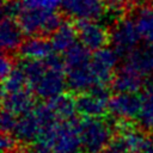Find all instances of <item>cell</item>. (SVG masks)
Segmentation results:
<instances>
[{"mask_svg": "<svg viewBox=\"0 0 153 153\" xmlns=\"http://www.w3.org/2000/svg\"><path fill=\"white\" fill-rule=\"evenodd\" d=\"M145 85V78L123 65L112 79V87L117 93H136Z\"/></svg>", "mask_w": 153, "mask_h": 153, "instance_id": "5bb4252c", "label": "cell"}, {"mask_svg": "<svg viewBox=\"0 0 153 153\" xmlns=\"http://www.w3.org/2000/svg\"><path fill=\"white\" fill-rule=\"evenodd\" d=\"M59 121L49 104H42L18 118L13 135L20 142L35 143L45 129Z\"/></svg>", "mask_w": 153, "mask_h": 153, "instance_id": "3957f363", "label": "cell"}, {"mask_svg": "<svg viewBox=\"0 0 153 153\" xmlns=\"http://www.w3.org/2000/svg\"><path fill=\"white\" fill-rule=\"evenodd\" d=\"M140 153H153V135H149L146 137V141Z\"/></svg>", "mask_w": 153, "mask_h": 153, "instance_id": "f1b7e54d", "label": "cell"}, {"mask_svg": "<svg viewBox=\"0 0 153 153\" xmlns=\"http://www.w3.org/2000/svg\"><path fill=\"white\" fill-rule=\"evenodd\" d=\"M33 146L35 153H76L81 147L78 126L59 121L45 129Z\"/></svg>", "mask_w": 153, "mask_h": 153, "instance_id": "6da1fadb", "label": "cell"}, {"mask_svg": "<svg viewBox=\"0 0 153 153\" xmlns=\"http://www.w3.org/2000/svg\"><path fill=\"white\" fill-rule=\"evenodd\" d=\"M24 33L29 36H42L53 33L60 25V16L55 11H44L29 8L20 5L18 0V10L14 16Z\"/></svg>", "mask_w": 153, "mask_h": 153, "instance_id": "277c9868", "label": "cell"}, {"mask_svg": "<svg viewBox=\"0 0 153 153\" xmlns=\"http://www.w3.org/2000/svg\"><path fill=\"white\" fill-rule=\"evenodd\" d=\"M27 85L26 76L22 68H14L6 78L2 79V94L25 90Z\"/></svg>", "mask_w": 153, "mask_h": 153, "instance_id": "603a6c76", "label": "cell"}, {"mask_svg": "<svg viewBox=\"0 0 153 153\" xmlns=\"http://www.w3.org/2000/svg\"><path fill=\"white\" fill-rule=\"evenodd\" d=\"M49 106L60 121H71L75 115L76 110V99H73L69 94H60L49 100Z\"/></svg>", "mask_w": 153, "mask_h": 153, "instance_id": "44dd1931", "label": "cell"}, {"mask_svg": "<svg viewBox=\"0 0 153 153\" xmlns=\"http://www.w3.org/2000/svg\"><path fill=\"white\" fill-rule=\"evenodd\" d=\"M140 39L135 22L130 17L117 19L110 31V42L118 54H130L139 47Z\"/></svg>", "mask_w": 153, "mask_h": 153, "instance_id": "52a82bcc", "label": "cell"}, {"mask_svg": "<svg viewBox=\"0 0 153 153\" xmlns=\"http://www.w3.org/2000/svg\"><path fill=\"white\" fill-rule=\"evenodd\" d=\"M110 97L104 85H96L76 98V110L85 118H100L109 110Z\"/></svg>", "mask_w": 153, "mask_h": 153, "instance_id": "ba28073f", "label": "cell"}, {"mask_svg": "<svg viewBox=\"0 0 153 153\" xmlns=\"http://www.w3.org/2000/svg\"><path fill=\"white\" fill-rule=\"evenodd\" d=\"M141 98L135 93H116L110 98L109 111L120 121H131L139 118Z\"/></svg>", "mask_w": 153, "mask_h": 153, "instance_id": "7c38bea8", "label": "cell"}, {"mask_svg": "<svg viewBox=\"0 0 153 153\" xmlns=\"http://www.w3.org/2000/svg\"><path fill=\"white\" fill-rule=\"evenodd\" d=\"M45 63L47 67L43 75L32 88L39 98L50 100L63 93L67 86V78L63 61L54 54L45 60Z\"/></svg>", "mask_w": 153, "mask_h": 153, "instance_id": "5b68a950", "label": "cell"}, {"mask_svg": "<svg viewBox=\"0 0 153 153\" xmlns=\"http://www.w3.org/2000/svg\"><path fill=\"white\" fill-rule=\"evenodd\" d=\"M78 129L81 147L87 153H99L108 148L114 135L111 126L102 118H84Z\"/></svg>", "mask_w": 153, "mask_h": 153, "instance_id": "8992f818", "label": "cell"}, {"mask_svg": "<svg viewBox=\"0 0 153 153\" xmlns=\"http://www.w3.org/2000/svg\"><path fill=\"white\" fill-rule=\"evenodd\" d=\"M23 30L13 17L4 16L0 26V44L4 51H14L23 44Z\"/></svg>", "mask_w": 153, "mask_h": 153, "instance_id": "4fadbf2b", "label": "cell"}, {"mask_svg": "<svg viewBox=\"0 0 153 153\" xmlns=\"http://www.w3.org/2000/svg\"><path fill=\"white\" fill-rule=\"evenodd\" d=\"M17 122H18V117L16 115L2 110V114H1V129H2V133H7V134L13 133L14 128L17 126Z\"/></svg>", "mask_w": 153, "mask_h": 153, "instance_id": "d4e9b609", "label": "cell"}, {"mask_svg": "<svg viewBox=\"0 0 153 153\" xmlns=\"http://www.w3.org/2000/svg\"><path fill=\"white\" fill-rule=\"evenodd\" d=\"M13 69H14V67H13V62H12L11 57L4 55L1 57V61H0V74H1V78L2 79L6 78Z\"/></svg>", "mask_w": 153, "mask_h": 153, "instance_id": "4316f807", "label": "cell"}, {"mask_svg": "<svg viewBox=\"0 0 153 153\" xmlns=\"http://www.w3.org/2000/svg\"><path fill=\"white\" fill-rule=\"evenodd\" d=\"M134 1L135 0H104V2L112 8H123V7L133 4Z\"/></svg>", "mask_w": 153, "mask_h": 153, "instance_id": "83f0119b", "label": "cell"}, {"mask_svg": "<svg viewBox=\"0 0 153 153\" xmlns=\"http://www.w3.org/2000/svg\"><path fill=\"white\" fill-rule=\"evenodd\" d=\"M22 56L25 60L44 61L53 55V45L50 41L42 36H30L19 48Z\"/></svg>", "mask_w": 153, "mask_h": 153, "instance_id": "2e32d148", "label": "cell"}, {"mask_svg": "<svg viewBox=\"0 0 153 153\" xmlns=\"http://www.w3.org/2000/svg\"><path fill=\"white\" fill-rule=\"evenodd\" d=\"M61 8L67 17L79 23L100 20L106 13L104 0H62Z\"/></svg>", "mask_w": 153, "mask_h": 153, "instance_id": "9c48e42d", "label": "cell"}, {"mask_svg": "<svg viewBox=\"0 0 153 153\" xmlns=\"http://www.w3.org/2000/svg\"><path fill=\"white\" fill-rule=\"evenodd\" d=\"M10 153H18V152H10Z\"/></svg>", "mask_w": 153, "mask_h": 153, "instance_id": "4dcf8cb0", "label": "cell"}, {"mask_svg": "<svg viewBox=\"0 0 153 153\" xmlns=\"http://www.w3.org/2000/svg\"><path fill=\"white\" fill-rule=\"evenodd\" d=\"M32 93L25 88L18 92L2 94V109L16 116H23L33 110Z\"/></svg>", "mask_w": 153, "mask_h": 153, "instance_id": "e0dca14e", "label": "cell"}, {"mask_svg": "<svg viewBox=\"0 0 153 153\" xmlns=\"http://www.w3.org/2000/svg\"><path fill=\"white\" fill-rule=\"evenodd\" d=\"M118 53L114 48H103L93 51L91 56V67L94 74L97 85L108 84L114 79L116 74V68L118 65Z\"/></svg>", "mask_w": 153, "mask_h": 153, "instance_id": "30bf717a", "label": "cell"}, {"mask_svg": "<svg viewBox=\"0 0 153 153\" xmlns=\"http://www.w3.org/2000/svg\"><path fill=\"white\" fill-rule=\"evenodd\" d=\"M99 153H121V152L118 149H116L114 146H111V147H108V148H105L104 151H102Z\"/></svg>", "mask_w": 153, "mask_h": 153, "instance_id": "f546056e", "label": "cell"}, {"mask_svg": "<svg viewBox=\"0 0 153 153\" xmlns=\"http://www.w3.org/2000/svg\"><path fill=\"white\" fill-rule=\"evenodd\" d=\"M20 5L29 8H37L44 11H55L61 6L62 0H19Z\"/></svg>", "mask_w": 153, "mask_h": 153, "instance_id": "cb8c5ba5", "label": "cell"}, {"mask_svg": "<svg viewBox=\"0 0 153 153\" xmlns=\"http://www.w3.org/2000/svg\"><path fill=\"white\" fill-rule=\"evenodd\" d=\"M78 38L80 44L87 50L97 51L106 47L110 41V31L99 20L85 22L80 23L78 27Z\"/></svg>", "mask_w": 153, "mask_h": 153, "instance_id": "8fae6325", "label": "cell"}, {"mask_svg": "<svg viewBox=\"0 0 153 153\" xmlns=\"http://www.w3.org/2000/svg\"><path fill=\"white\" fill-rule=\"evenodd\" d=\"M91 54L81 44H75L65 53V71L67 86L78 93H84L97 85L91 67Z\"/></svg>", "mask_w": 153, "mask_h": 153, "instance_id": "7a4b0ae2", "label": "cell"}, {"mask_svg": "<svg viewBox=\"0 0 153 153\" xmlns=\"http://www.w3.org/2000/svg\"><path fill=\"white\" fill-rule=\"evenodd\" d=\"M16 141L17 139L14 136H12L11 134L4 133L1 136V149L4 153H10L13 152V148L16 146Z\"/></svg>", "mask_w": 153, "mask_h": 153, "instance_id": "484cf974", "label": "cell"}, {"mask_svg": "<svg viewBox=\"0 0 153 153\" xmlns=\"http://www.w3.org/2000/svg\"><path fill=\"white\" fill-rule=\"evenodd\" d=\"M126 66L134 69L136 73L142 75L145 79L153 74V47L145 45L137 47L130 54L127 55L124 62Z\"/></svg>", "mask_w": 153, "mask_h": 153, "instance_id": "9a60e30c", "label": "cell"}, {"mask_svg": "<svg viewBox=\"0 0 153 153\" xmlns=\"http://www.w3.org/2000/svg\"><path fill=\"white\" fill-rule=\"evenodd\" d=\"M76 39H79L78 29H75L69 23H61V25L51 33L49 41L53 45L54 51L67 53L76 44Z\"/></svg>", "mask_w": 153, "mask_h": 153, "instance_id": "d6986e66", "label": "cell"}, {"mask_svg": "<svg viewBox=\"0 0 153 153\" xmlns=\"http://www.w3.org/2000/svg\"><path fill=\"white\" fill-rule=\"evenodd\" d=\"M141 98V109L139 114V123L146 130H153V84L143 88Z\"/></svg>", "mask_w": 153, "mask_h": 153, "instance_id": "7402d4cb", "label": "cell"}, {"mask_svg": "<svg viewBox=\"0 0 153 153\" xmlns=\"http://www.w3.org/2000/svg\"><path fill=\"white\" fill-rule=\"evenodd\" d=\"M133 19L135 22L140 38L147 45H153V6H140L135 11Z\"/></svg>", "mask_w": 153, "mask_h": 153, "instance_id": "ffe728a7", "label": "cell"}, {"mask_svg": "<svg viewBox=\"0 0 153 153\" xmlns=\"http://www.w3.org/2000/svg\"><path fill=\"white\" fill-rule=\"evenodd\" d=\"M146 135L134 128H122L112 146L121 153H140L146 141Z\"/></svg>", "mask_w": 153, "mask_h": 153, "instance_id": "ac0fdd59", "label": "cell"}]
</instances>
